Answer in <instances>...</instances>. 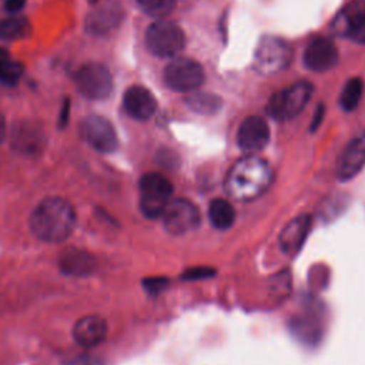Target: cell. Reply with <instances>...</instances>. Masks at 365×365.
Instances as JSON below:
<instances>
[{"mask_svg": "<svg viewBox=\"0 0 365 365\" xmlns=\"http://www.w3.org/2000/svg\"><path fill=\"white\" fill-rule=\"evenodd\" d=\"M77 91L90 100H101L110 96L113 78L108 68L100 63H87L81 66L74 77Z\"/></svg>", "mask_w": 365, "mask_h": 365, "instance_id": "obj_7", "label": "cell"}, {"mask_svg": "<svg viewBox=\"0 0 365 365\" xmlns=\"http://www.w3.org/2000/svg\"><path fill=\"white\" fill-rule=\"evenodd\" d=\"M107 335V322L103 317L90 314L80 318L73 327V338L74 341L84 346L93 348L101 344Z\"/></svg>", "mask_w": 365, "mask_h": 365, "instance_id": "obj_16", "label": "cell"}, {"mask_svg": "<svg viewBox=\"0 0 365 365\" xmlns=\"http://www.w3.org/2000/svg\"><path fill=\"white\" fill-rule=\"evenodd\" d=\"M70 117V100H64L61 110H60V115H58V125L63 128Z\"/></svg>", "mask_w": 365, "mask_h": 365, "instance_id": "obj_28", "label": "cell"}, {"mask_svg": "<svg viewBox=\"0 0 365 365\" xmlns=\"http://www.w3.org/2000/svg\"><path fill=\"white\" fill-rule=\"evenodd\" d=\"M80 133L87 144L98 153H113L118 145L117 133L113 124L101 115L86 117L80 125Z\"/></svg>", "mask_w": 365, "mask_h": 365, "instance_id": "obj_10", "label": "cell"}, {"mask_svg": "<svg viewBox=\"0 0 365 365\" xmlns=\"http://www.w3.org/2000/svg\"><path fill=\"white\" fill-rule=\"evenodd\" d=\"M26 1L27 0H6L4 7H6V10L9 13H17V11H20L24 7Z\"/></svg>", "mask_w": 365, "mask_h": 365, "instance_id": "obj_29", "label": "cell"}, {"mask_svg": "<svg viewBox=\"0 0 365 365\" xmlns=\"http://www.w3.org/2000/svg\"><path fill=\"white\" fill-rule=\"evenodd\" d=\"M167 284V278H150L145 281V288L150 292H158Z\"/></svg>", "mask_w": 365, "mask_h": 365, "instance_id": "obj_27", "label": "cell"}, {"mask_svg": "<svg viewBox=\"0 0 365 365\" xmlns=\"http://www.w3.org/2000/svg\"><path fill=\"white\" fill-rule=\"evenodd\" d=\"M145 44L158 57H174L184 48L185 36L175 23L158 20L147 29Z\"/></svg>", "mask_w": 365, "mask_h": 365, "instance_id": "obj_5", "label": "cell"}, {"mask_svg": "<svg viewBox=\"0 0 365 365\" xmlns=\"http://www.w3.org/2000/svg\"><path fill=\"white\" fill-rule=\"evenodd\" d=\"M187 106L200 114H214L215 111L220 110L222 101L218 96L211 94V93H204V91H191L188 93L187 98Z\"/></svg>", "mask_w": 365, "mask_h": 365, "instance_id": "obj_22", "label": "cell"}, {"mask_svg": "<svg viewBox=\"0 0 365 365\" xmlns=\"http://www.w3.org/2000/svg\"><path fill=\"white\" fill-rule=\"evenodd\" d=\"M30 33V24L24 17L10 16L0 19V41H13L26 37Z\"/></svg>", "mask_w": 365, "mask_h": 365, "instance_id": "obj_23", "label": "cell"}, {"mask_svg": "<svg viewBox=\"0 0 365 365\" xmlns=\"http://www.w3.org/2000/svg\"><path fill=\"white\" fill-rule=\"evenodd\" d=\"M312 94V86L308 81H297L292 86L277 91L267 104V113L278 120L287 121L297 117L307 106Z\"/></svg>", "mask_w": 365, "mask_h": 365, "instance_id": "obj_4", "label": "cell"}, {"mask_svg": "<svg viewBox=\"0 0 365 365\" xmlns=\"http://www.w3.org/2000/svg\"><path fill=\"white\" fill-rule=\"evenodd\" d=\"M292 51L287 41L279 37L267 36L257 46L254 56V67L264 76H271L288 67Z\"/></svg>", "mask_w": 365, "mask_h": 365, "instance_id": "obj_6", "label": "cell"}, {"mask_svg": "<svg viewBox=\"0 0 365 365\" xmlns=\"http://www.w3.org/2000/svg\"><path fill=\"white\" fill-rule=\"evenodd\" d=\"M269 141V127L262 117H247L237 133V144L247 154L261 151Z\"/></svg>", "mask_w": 365, "mask_h": 365, "instance_id": "obj_12", "label": "cell"}, {"mask_svg": "<svg viewBox=\"0 0 365 365\" xmlns=\"http://www.w3.org/2000/svg\"><path fill=\"white\" fill-rule=\"evenodd\" d=\"M322 117H324V107H322V106H318L317 113H315V117H314V120H312V123H311V128H312V130H315V128L319 125Z\"/></svg>", "mask_w": 365, "mask_h": 365, "instance_id": "obj_30", "label": "cell"}, {"mask_svg": "<svg viewBox=\"0 0 365 365\" xmlns=\"http://www.w3.org/2000/svg\"><path fill=\"white\" fill-rule=\"evenodd\" d=\"M272 181L271 165L255 154L235 161L225 177V192L235 201H251L264 194Z\"/></svg>", "mask_w": 365, "mask_h": 365, "instance_id": "obj_2", "label": "cell"}, {"mask_svg": "<svg viewBox=\"0 0 365 365\" xmlns=\"http://www.w3.org/2000/svg\"><path fill=\"white\" fill-rule=\"evenodd\" d=\"M365 167V131L354 137L336 163V177L341 181L352 180Z\"/></svg>", "mask_w": 365, "mask_h": 365, "instance_id": "obj_13", "label": "cell"}, {"mask_svg": "<svg viewBox=\"0 0 365 365\" xmlns=\"http://www.w3.org/2000/svg\"><path fill=\"white\" fill-rule=\"evenodd\" d=\"M163 225L173 235H185L198 228L201 222L200 210L185 198L171 200L161 214Z\"/></svg>", "mask_w": 365, "mask_h": 365, "instance_id": "obj_9", "label": "cell"}, {"mask_svg": "<svg viewBox=\"0 0 365 365\" xmlns=\"http://www.w3.org/2000/svg\"><path fill=\"white\" fill-rule=\"evenodd\" d=\"M58 267L61 272L70 277H86L96 271L97 261L94 255L80 248H66L58 257Z\"/></svg>", "mask_w": 365, "mask_h": 365, "instance_id": "obj_18", "label": "cell"}, {"mask_svg": "<svg viewBox=\"0 0 365 365\" xmlns=\"http://www.w3.org/2000/svg\"><path fill=\"white\" fill-rule=\"evenodd\" d=\"M4 137H6V121H4L3 114L0 113V144L3 143Z\"/></svg>", "mask_w": 365, "mask_h": 365, "instance_id": "obj_31", "label": "cell"}, {"mask_svg": "<svg viewBox=\"0 0 365 365\" xmlns=\"http://www.w3.org/2000/svg\"><path fill=\"white\" fill-rule=\"evenodd\" d=\"M364 84L362 80L358 77H354L348 80L339 94V104L345 111H352L359 104V100L362 97Z\"/></svg>", "mask_w": 365, "mask_h": 365, "instance_id": "obj_24", "label": "cell"}, {"mask_svg": "<svg viewBox=\"0 0 365 365\" xmlns=\"http://www.w3.org/2000/svg\"><path fill=\"white\" fill-rule=\"evenodd\" d=\"M309 228H311V220L308 215H299L291 220L279 232L278 242L281 250L288 255L297 254L301 250L309 232Z\"/></svg>", "mask_w": 365, "mask_h": 365, "instance_id": "obj_20", "label": "cell"}, {"mask_svg": "<svg viewBox=\"0 0 365 365\" xmlns=\"http://www.w3.org/2000/svg\"><path fill=\"white\" fill-rule=\"evenodd\" d=\"M208 217L215 228L227 230L235 220V210L230 201L215 198L208 205Z\"/></svg>", "mask_w": 365, "mask_h": 365, "instance_id": "obj_21", "label": "cell"}, {"mask_svg": "<svg viewBox=\"0 0 365 365\" xmlns=\"http://www.w3.org/2000/svg\"><path fill=\"white\" fill-rule=\"evenodd\" d=\"M204 78L205 74L201 64L185 57L171 60L164 70V81L174 91H195L204 83Z\"/></svg>", "mask_w": 365, "mask_h": 365, "instance_id": "obj_8", "label": "cell"}, {"mask_svg": "<svg viewBox=\"0 0 365 365\" xmlns=\"http://www.w3.org/2000/svg\"><path fill=\"white\" fill-rule=\"evenodd\" d=\"M44 134L40 127L33 123L23 121L13 128L11 144L14 150L23 154H37L44 147Z\"/></svg>", "mask_w": 365, "mask_h": 365, "instance_id": "obj_19", "label": "cell"}, {"mask_svg": "<svg viewBox=\"0 0 365 365\" xmlns=\"http://www.w3.org/2000/svg\"><path fill=\"white\" fill-rule=\"evenodd\" d=\"M332 27L341 36H351L354 40L365 43V4L349 6L335 19Z\"/></svg>", "mask_w": 365, "mask_h": 365, "instance_id": "obj_17", "label": "cell"}, {"mask_svg": "<svg viewBox=\"0 0 365 365\" xmlns=\"http://www.w3.org/2000/svg\"><path fill=\"white\" fill-rule=\"evenodd\" d=\"M76 211L61 197L41 200L30 215V230L34 237L44 242H61L67 240L76 227Z\"/></svg>", "mask_w": 365, "mask_h": 365, "instance_id": "obj_1", "label": "cell"}, {"mask_svg": "<svg viewBox=\"0 0 365 365\" xmlns=\"http://www.w3.org/2000/svg\"><path fill=\"white\" fill-rule=\"evenodd\" d=\"M23 74V66L13 60L7 50L0 48V83L14 84Z\"/></svg>", "mask_w": 365, "mask_h": 365, "instance_id": "obj_25", "label": "cell"}, {"mask_svg": "<svg viewBox=\"0 0 365 365\" xmlns=\"http://www.w3.org/2000/svg\"><path fill=\"white\" fill-rule=\"evenodd\" d=\"M338 61V50L328 37L311 40L304 53V63L312 71H327Z\"/></svg>", "mask_w": 365, "mask_h": 365, "instance_id": "obj_14", "label": "cell"}, {"mask_svg": "<svg viewBox=\"0 0 365 365\" xmlns=\"http://www.w3.org/2000/svg\"><path fill=\"white\" fill-rule=\"evenodd\" d=\"M123 16V9L117 1L103 0L87 14L86 30L93 36H106L121 23Z\"/></svg>", "mask_w": 365, "mask_h": 365, "instance_id": "obj_11", "label": "cell"}, {"mask_svg": "<svg viewBox=\"0 0 365 365\" xmlns=\"http://www.w3.org/2000/svg\"><path fill=\"white\" fill-rule=\"evenodd\" d=\"M173 197V184L160 173H147L138 181V204L147 218H158Z\"/></svg>", "mask_w": 365, "mask_h": 365, "instance_id": "obj_3", "label": "cell"}, {"mask_svg": "<svg viewBox=\"0 0 365 365\" xmlns=\"http://www.w3.org/2000/svg\"><path fill=\"white\" fill-rule=\"evenodd\" d=\"M137 3L145 14L155 19H163L173 11L177 0H137Z\"/></svg>", "mask_w": 365, "mask_h": 365, "instance_id": "obj_26", "label": "cell"}, {"mask_svg": "<svg viewBox=\"0 0 365 365\" xmlns=\"http://www.w3.org/2000/svg\"><path fill=\"white\" fill-rule=\"evenodd\" d=\"M123 106L127 114L135 120H148L157 110L155 97L143 86L127 88L123 97Z\"/></svg>", "mask_w": 365, "mask_h": 365, "instance_id": "obj_15", "label": "cell"}]
</instances>
